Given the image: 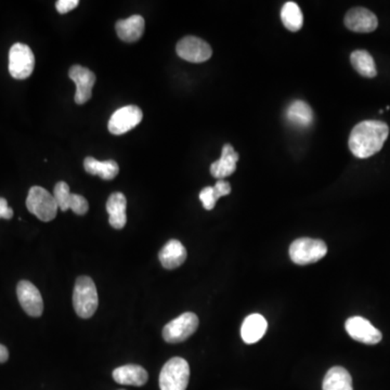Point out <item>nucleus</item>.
I'll return each mask as SVG.
<instances>
[{"label":"nucleus","mask_w":390,"mask_h":390,"mask_svg":"<svg viewBox=\"0 0 390 390\" xmlns=\"http://www.w3.org/2000/svg\"><path fill=\"white\" fill-rule=\"evenodd\" d=\"M26 207L31 214L35 215L43 222L53 220L57 216L58 208H59L53 195L39 185L31 188L29 191Z\"/></svg>","instance_id":"obj_5"},{"label":"nucleus","mask_w":390,"mask_h":390,"mask_svg":"<svg viewBox=\"0 0 390 390\" xmlns=\"http://www.w3.org/2000/svg\"><path fill=\"white\" fill-rule=\"evenodd\" d=\"M268 323L262 314H253L244 320L241 327L242 339L246 344H255L264 337Z\"/></svg>","instance_id":"obj_21"},{"label":"nucleus","mask_w":390,"mask_h":390,"mask_svg":"<svg viewBox=\"0 0 390 390\" xmlns=\"http://www.w3.org/2000/svg\"><path fill=\"white\" fill-rule=\"evenodd\" d=\"M145 19L141 16H131L126 20L118 21L116 33L123 41L135 43L139 41L145 33Z\"/></svg>","instance_id":"obj_19"},{"label":"nucleus","mask_w":390,"mask_h":390,"mask_svg":"<svg viewBox=\"0 0 390 390\" xmlns=\"http://www.w3.org/2000/svg\"><path fill=\"white\" fill-rule=\"evenodd\" d=\"M285 118L292 126L297 128H308L314 123V112L309 104L302 100H295L287 106Z\"/></svg>","instance_id":"obj_18"},{"label":"nucleus","mask_w":390,"mask_h":390,"mask_svg":"<svg viewBox=\"0 0 390 390\" xmlns=\"http://www.w3.org/2000/svg\"><path fill=\"white\" fill-rule=\"evenodd\" d=\"M350 61L354 70L366 78H373L376 76L377 71L374 59L366 50H356L350 56Z\"/></svg>","instance_id":"obj_24"},{"label":"nucleus","mask_w":390,"mask_h":390,"mask_svg":"<svg viewBox=\"0 0 390 390\" xmlns=\"http://www.w3.org/2000/svg\"><path fill=\"white\" fill-rule=\"evenodd\" d=\"M177 54L181 59L191 63H202L210 59L212 47L199 37L187 36L181 39L176 47Z\"/></svg>","instance_id":"obj_8"},{"label":"nucleus","mask_w":390,"mask_h":390,"mask_svg":"<svg viewBox=\"0 0 390 390\" xmlns=\"http://www.w3.org/2000/svg\"><path fill=\"white\" fill-rule=\"evenodd\" d=\"M99 304L97 287L93 279L86 275L79 277L75 283L73 306L77 316L89 319L96 314Z\"/></svg>","instance_id":"obj_2"},{"label":"nucleus","mask_w":390,"mask_h":390,"mask_svg":"<svg viewBox=\"0 0 390 390\" xmlns=\"http://www.w3.org/2000/svg\"><path fill=\"white\" fill-rule=\"evenodd\" d=\"M158 260L165 269L178 268L187 260V250L178 240H170L165 244L158 254Z\"/></svg>","instance_id":"obj_16"},{"label":"nucleus","mask_w":390,"mask_h":390,"mask_svg":"<svg viewBox=\"0 0 390 390\" xmlns=\"http://www.w3.org/2000/svg\"><path fill=\"white\" fill-rule=\"evenodd\" d=\"M237 160H239V154L235 152L232 145L227 143L222 148L221 158L210 165V174L218 180L231 176L237 170Z\"/></svg>","instance_id":"obj_15"},{"label":"nucleus","mask_w":390,"mask_h":390,"mask_svg":"<svg viewBox=\"0 0 390 390\" xmlns=\"http://www.w3.org/2000/svg\"><path fill=\"white\" fill-rule=\"evenodd\" d=\"M35 68V57L32 49L24 43H16L10 48L9 73L14 78L30 77Z\"/></svg>","instance_id":"obj_7"},{"label":"nucleus","mask_w":390,"mask_h":390,"mask_svg":"<svg viewBox=\"0 0 390 390\" xmlns=\"http://www.w3.org/2000/svg\"><path fill=\"white\" fill-rule=\"evenodd\" d=\"M143 114L140 108L135 106H124L118 108L108 120V130L113 135H120L128 133L140 124Z\"/></svg>","instance_id":"obj_9"},{"label":"nucleus","mask_w":390,"mask_h":390,"mask_svg":"<svg viewBox=\"0 0 390 390\" xmlns=\"http://www.w3.org/2000/svg\"><path fill=\"white\" fill-rule=\"evenodd\" d=\"M327 253V246L322 240L300 237L289 246V257L299 266L314 264L322 260Z\"/></svg>","instance_id":"obj_3"},{"label":"nucleus","mask_w":390,"mask_h":390,"mask_svg":"<svg viewBox=\"0 0 390 390\" xmlns=\"http://www.w3.org/2000/svg\"><path fill=\"white\" fill-rule=\"evenodd\" d=\"M199 318L193 312H185L163 329V339L170 344L187 341L199 327Z\"/></svg>","instance_id":"obj_6"},{"label":"nucleus","mask_w":390,"mask_h":390,"mask_svg":"<svg viewBox=\"0 0 390 390\" xmlns=\"http://www.w3.org/2000/svg\"><path fill=\"white\" fill-rule=\"evenodd\" d=\"M190 366L185 359L175 356L167 361L160 374V390H185L189 384Z\"/></svg>","instance_id":"obj_4"},{"label":"nucleus","mask_w":390,"mask_h":390,"mask_svg":"<svg viewBox=\"0 0 390 390\" xmlns=\"http://www.w3.org/2000/svg\"><path fill=\"white\" fill-rule=\"evenodd\" d=\"M78 0H59L56 4V8L59 14H66L78 7Z\"/></svg>","instance_id":"obj_28"},{"label":"nucleus","mask_w":390,"mask_h":390,"mask_svg":"<svg viewBox=\"0 0 390 390\" xmlns=\"http://www.w3.org/2000/svg\"><path fill=\"white\" fill-rule=\"evenodd\" d=\"M16 295L21 307L29 316L39 318L43 314V302L41 292L30 281H20L16 287Z\"/></svg>","instance_id":"obj_11"},{"label":"nucleus","mask_w":390,"mask_h":390,"mask_svg":"<svg viewBox=\"0 0 390 390\" xmlns=\"http://www.w3.org/2000/svg\"><path fill=\"white\" fill-rule=\"evenodd\" d=\"M199 197L202 204H203V207L207 210H212L216 205L217 201H218L216 195H215L214 188L212 187L204 188L200 193Z\"/></svg>","instance_id":"obj_26"},{"label":"nucleus","mask_w":390,"mask_h":390,"mask_svg":"<svg viewBox=\"0 0 390 390\" xmlns=\"http://www.w3.org/2000/svg\"><path fill=\"white\" fill-rule=\"evenodd\" d=\"M212 188H214L215 195H216L218 200L221 197H226L231 192L230 183L228 181L224 180V179L217 181L216 185Z\"/></svg>","instance_id":"obj_27"},{"label":"nucleus","mask_w":390,"mask_h":390,"mask_svg":"<svg viewBox=\"0 0 390 390\" xmlns=\"http://www.w3.org/2000/svg\"><path fill=\"white\" fill-rule=\"evenodd\" d=\"M68 76L76 85L75 102L77 104L86 103L93 96V88L96 83L95 74L88 68L81 66H73L70 68Z\"/></svg>","instance_id":"obj_13"},{"label":"nucleus","mask_w":390,"mask_h":390,"mask_svg":"<svg viewBox=\"0 0 390 390\" xmlns=\"http://www.w3.org/2000/svg\"><path fill=\"white\" fill-rule=\"evenodd\" d=\"M345 329L352 339L366 345H376L383 339L381 331L362 317H351L348 319Z\"/></svg>","instance_id":"obj_10"},{"label":"nucleus","mask_w":390,"mask_h":390,"mask_svg":"<svg viewBox=\"0 0 390 390\" xmlns=\"http://www.w3.org/2000/svg\"><path fill=\"white\" fill-rule=\"evenodd\" d=\"M120 390H124V389H120Z\"/></svg>","instance_id":"obj_31"},{"label":"nucleus","mask_w":390,"mask_h":390,"mask_svg":"<svg viewBox=\"0 0 390 390\" xmlns=\"http://www.w3.org/2000/svg\"><path fill=\"white\" fill-rule=\"evenodd\" d=\"M323 390H354L351 375L342 366L329 369L323 379Z\"/></svg>","instance_id":"obj_23"},{"label":"nucleus","mask_w":390,"mask_h":390,"mask_svg":"<svg viewBox=\"0 0 390 390\" xmlns=\"http://www.w3.org/2000/svg\"><path fill=\"white\" fill-rule=\"evenodd\" d=\"M345 25L348 30L356 33L374 32L379 26L376 16L366 8L356 7L346 14Z\"/></svg>","instance_id":"obj_14"},{"label":"nucleus","mask_w":390,"mask_h":390,"mask_svg":"<svg viewBox=\"0 0 390 390\" xmlns=\"http://www.w3.org/2000/svg\"><path fill=\"white\" fill-rule=\"evenodd\" d=\"M283 25L291 32H298L304 25V16L299 6L293 1L284 4L281 10Z\"/></svg>","instance_id":"obj_25"},{"label":"nucleus","mask_w":390,"mask_h":390,"mask_svg":"<svg viewBox=\"0 0 390 390\" xmlns=\"http://www.w3.org/2000/svg\"><path fill=\"white\" fill-rule=\"evenodd\" d=\"M127 200L120 192L111 194L106 202V212L108 214V222L116 230H120L126 226Z\"/></svg>","instance_id":"obj_17"},{"label":"nucleus","mask_w":390,"mask_h":390,"mask_svg":"<svg viewBox=\"0 0 390 390\" xmlns=\"http://www.w3.org/2000/svg\"><path fill=\"white\" fill-rule=\"evenodd\" d=\"M14 217V210L8 205L7 200L0 197V218L11 219Z\"/></svg>","instance_id":"obj_29"},{"label":"nucleus","mask_w":390,"mask_h":390,"mask_svg":"<svg viewBox=\"0 0 390 390\" xmlns=\"http://www.w3.org/2000/svg\"><path fill=\"white\" fill-rule=\"evenodd\" d=\"M83 167L88 174L99 176L103 180H112L120 172L118 163L112 160L100 162L93 158H86L83 160Z\"/></svg>","instance_id":"obj_22"},{"label":"nucleus","mask_w":390,"mask_h":390,"mask_svg":"<svg viewBox=\"0 0 390 390\" xmlns=\"http://www.w3.org/2000/svg\"><path fill=\"white\" fill-rule=\"evenodd\" d=\"M8 359H9V351L7 347L0 344V364H5Z\"/></svg>","instance_id":"obj_30"},{"label":"nucleus","mask_w":390,"mask_h":390,"mask_svg":"<svg viewBox=\"0 0 390 390\" xmlns=\"http://www.w3.org/2000/svg\"><path fill=\"white\" fill-rule=\"evenodd\" d=\"M113 379L120 385L140 387L147 384L149 374L143 366H137V364H127L114 370Z\"/></svg>","instance_id":"obj_20"},{"label":"nucleus","mask_w":390,"mask_h":390,"mask_svg":"<svg viewBox=\"0 0 390 390\" xmlns=\"http://www.w3.org/2000/svg\"><path fill=\"white\" fill-rule=\"evenodd\" d=\"M389 135V127L381 120H364L350 133V151L358 158H368L381 151Z\"/></svg>","instance_id":"obj_1"},{"label":"nucleus","mask_w":390,"mask_h":390,"mask_svg":"<svg viewBox=\"0 0 390 390\" xmlns=\"http://www.w3.org/2000/svg\"><path fill=\"white\" fill-rule=\"evenodd\" d=\"M53 197L60 210H72L76 215L87 214L89 210L88 202L79 194L71 193L70 187L64 181H60L53 190Z\"/></svg>","instance_id":"obj_12"}]
</instances>
